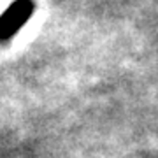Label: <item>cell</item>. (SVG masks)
Returning a JSON list of instances; mask_svg holds the SVG:
<instances>
[{
	"mask_svg": "<svg viewBox=\"0 0 158 158\" xmlns=\"http://www.w3.org/2000/svg\"><path fill=\"white\" fill-rule=\"evenodd\" d=\"M34 9L35 4L32 0H14L0 16V42H9L18 30L27 25L30 16L34 14Z\"/></svg>",
	"mask_w": 158,
	"mask_h": 158,
	"instance_id": "cell-1",
	"label": "cell"
}]
</instances>
